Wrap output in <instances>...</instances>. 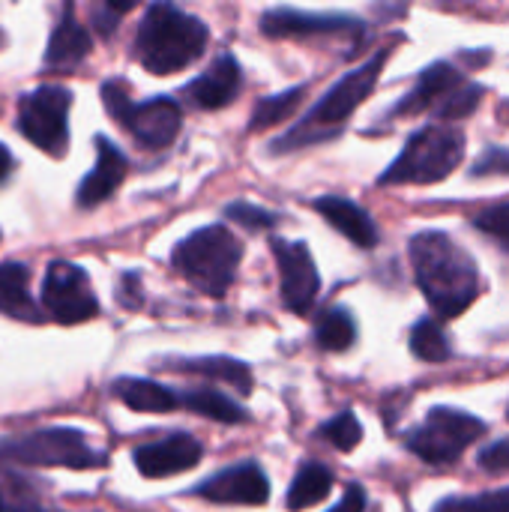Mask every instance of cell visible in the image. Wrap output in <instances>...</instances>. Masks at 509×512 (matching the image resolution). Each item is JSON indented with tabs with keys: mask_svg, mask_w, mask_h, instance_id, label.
<instances>
[{
	"mask_svg": "<svg viewBox=\"0 0 509 512\" xmlns=\"http://www.w3.org/2000/svg\"><path fill=\"white\" fill-rule=\"evenodd\" d=\"M483 99V87L468 81L459 69L450 63H432L420 72L414 90L396 105L399 114H420V111H435L444 120H462L477 111Z\"/></svg>",
	"mask_w": 509,
	"mask_h": 512,
	"instance_id": "52a82bcc",
	"label": "cell"
},
{
	"mask_svg": "<svg viewBox=\"0 0 509 512\" xmlns=\"http://www.w3.org/2000/svg\"><path fill=\"white\" fill-rule=\"evenodd\" d=\"M261 33L273 39H312V36H360L363 21L336 12H303V9H270L261 18Z\"/></svg>",
	"mask_w": 509,
	"mask_h": 512,
	"instance_id": "4fadbf2b",
	"label": "cell"
},
{
	"mask_svg": "<svg viewBox=\"0 0 509 512\" xmlns=\"http://www.w3.org/2000/svg\"><path fill=\"white\" fill-rule=\"evenodd\" d=\"M0 459L30 468H102L105 453L93 450L78 429H39L27 438L0 444Z\"/></svg>",
	"mask_w": 509,
	"mask_h": 512,
	"instance_id": "9c48e42d",
	"label": "cell"
},
{
	"mask_svg": "<svg viewBox=\"0 0 509 512\" xmlns=\"http://www.w3.org/2000/svg\"><path fill=\"white\" fill-rule=\"evenodd\" d=\"M69 108L72 90L42 84L18 99V132L42 153L60 159L69 150Z\"/></svg>",
	"mask_w": 509,
	"mask_h": 512,
	"instance_id": "30bf717a",
	"label": "cell"
},
{
	"mask_svg": "<svg viewBox=\"0 0 509 512\" xmlns=\"http://www.w3.org/2000/svg\"><path fill=\"white\" fill-rule=\"evenodd\" d=\"M366 510V492H363V486L360 483H351L348 486V492H345V498L333 507L330 512H363Z\"/></svg>",
	"mask_w": 509,
	"mask_h": 512,
	"instance_id": "e575fe53",
	"label": "cell"
},
{
	"mask_svg": "<svg viewBox=\"0 0 509 512\" xmlns=\"http://www.w3.org/2000/svg\"><path fill=\"white\" fill-rule=\"evenodd\" d=\"M384 63H387V51H378L363 66H357L345 78H339L321 96V102L297 126H291V132H285L273 144V153H288V150H300V147H309V144L333 141L345 129L351 114L372 96V90H375V84L381 78Z\"/></svg>",
	"mask_w": 509,
	"mask_h": 512,
	"instance_id": "3957f363",
	"label": "cell"
},
{
	"mask_svg": "<svg viewBox=\"0 0 509 512\" xmlns=\"http://www.w3.org/2000/svg\"><path fill=\"white\" fill-rule=\"evenodd\" d=\"M0 315L27 321V324L42 321V309L30 294V267L27 264H18V261L0 264Z\"/></svg>",
	"mask_w": 509,
	"mask_h": 512,
	"instance_id": "ffe728a7",
	"label": "cell"
},
{
	"mask_svg": "<svg viewBox=\"0 0 509 512\" xmlns=\"http://www.w3.org/2000/svg\"><path fill=\"white\" fill-rule=\"evenodd\" d=\"M477 465L486 474H509V438H501V441L483 447L477 456Z\"/></svg>",
	"mask_w": 509,
	"mask_h": 512,
	"instance_id": "d6a6232c",
	"label": "cell"
},
{
	"mask_svg": "<svg viewBox=\"0 0 509 512\" xmlns=\"http://www.w3.org/2000/svg\"><path fill=\"white\" fill-rule=\"evenodd\" d=\"M243 87V72H240V63L231 57V54H222L210 63L207 72H201L189 87H186V96L192 105L204 108V111H216V108H225L237 99Z\"/></svg>",
	"mask_w": 509,
	"mask_h": 512,
	"instance_id": "e0dca14e",
	"label": "cell"
},
{
	"mask_svg": "<svg viewBox=\"0 0 509 512\" xmlns=\"http://www.w3.org/2000/svg\"><path fill=\"white\" fill-rule=\"evenodd\" d=\"M483 435H486L483 420L456 408H432L426 420L408 435L405 444L426 465H453Z\"/></svg>",
	"mask_w": 509,
	"mask_h": 512,
	"instance_id": "ba28073f",
	"label": "cell"
},
{
	"mask_svg": "<svg viewBox=\"0 0 509 512\" xmlns=\"http://www.w3.org/2000/svg\"><path fill=\"white\" fill-rule=\"evenodd\" d=\"M0 45H3V33H0Z\"/></svg>",
	"mask_w": 509,
	"mask_h": 512,
	"instance_id": "f35d334b",
	"label": "cell"
},
{
	"mask_svg": "<svg viewBox=\"0 0 509 512\" xmlns=\"http://www.w3.org/2000/svg\"><path fill=\"white\" fill-rule=\"evenodd\" d=\"M330 489H333V474H330V468L321 465V462L306 459V462L300 465V471H297L291 489H288L285 507L291 512L309 510V507L321 504V501L330 495Z\"/></svg>",
	"mask_w": 509,
	"mask_h": 512,
	"instance_id": "603a6c76",
	"label": "cell"
},
{
	"mask_svg": "<svg viewBox=\"0 0 509 512\" xmlns=\"http://www.w3.org/2000/svg\"><path fill=\"white\" fill-rule=\"evenodd\" d=\"M165 366L171 372H183V375H201V378H213L222 381L240 393L252 390V369L240 360L231 357H189V360H165Z\"/></svg>",
	"mask_w": 509,
	"mask_h": 512,
	"instance_id": "7402d4cb",
	"label": "cell"
},
{
	"mask_svg": "<svg viewBox=\"0 0 509 512\" xmlns=\"http://www.w3.org/2000/svg\"><path fill=\"white\" fill-rule=\"evenodd\" d=\"M315 210L339 231L345 234L354 246L360 249H372L378 243V228L372 222V216L354 204L351 198H342V195H321L315 198Z\"/></svg>",
	"mask_w": 509,
	"mask_h": 512,
	"instance_id": "d6986e66",
	"label": "cell"
},
{
	"mask_svg": "<svg viewBox=\"0 0 509 512\" xmlns=\"http://www.w3.org/2000/svg\"><path fill=\"white\" fill-rule=\"evenodd\" d=\"M273 255L279 264V288H282V303L294 315H309L318 294H321V276L312 261V252L306 243H288V240H273Z\"/></svg>",
	"mask_w": 509,
	"mask_h": 512,
	"instance_id": "7c38bea8",
	"label": "cell"
},
{
	"mask_svg": "<svg viewBox=\"0 0 509 512\" xmlns=\"http://www.w3.org/2000/svg\"><path fill=\"white\" fill-rule=\"evenodd\" d=\"M93 42L90 33L84 30V24L75 18L72 3L63 6V15L57 21V27L51 30L48 48H45V66L57 69V72H72L75 66H81L90 54Z\"/></svg>",
	"mask_w": 509,
	"mask_h": 512,
	"instance_id": "ac0fdd59",
	"label": "cell"
},
{
	"mask_svg": "<svg viewBox=\"0 0 509 512\" xmlns=\"http://www.w3.org/2000/svg\"><path fill=\"white\" fill-rule=\"evenodd\" d=\"M180 405H183V408H189V411H195V414H201V417H207V420L228 423V426H234V423H243V420H246V411H243L234 399H228L225 393L210 390V387L183 390V393H180Z\"/></svg>",
	"mask_w": 509,
	"mask_h": 512,
	"instance_id": "cb8c5ba5",
	"label": "cell"
},
{
	"mask_svg": "<svg viewBox=\"0 0 509 512\" xmlns=\"http://www.w3.org/2000/svg\"><path fill=\"white\" fill-rule=\"evenodd\" d=\"M111 393L132 411H141V414H165V411H174L180 405V396L156 381H147V378H117L111 384Z\"/></svg>",
	"mask_w": 509,
	"mask_h": 512,
	"instance_id": "44dd1931",
	"label": "cell"
},
{
	"mask_svg": "<svg viewBox=\"0 0 509 512\" xmlns=\"http://www.w3.org/2000/svg\"><path fill=\"white\" fill-rule=\"evenodd\" d=\"M210 30L201 18L186 15L168 0H156L138 33H135V57L153 75H171L192 66L207 48Z\"/></svg>",
	"mask_w": 509,
	"mask_h": 512,
	"instance_id": "7a4b0ae2",
	"label": "cell"
},
{
	"mask_svg": "<svg viewBox=\"0 0 509 512\" xmlns=\"http://www.w3.org/2000/svg\"><path fill=\"white\" fill-rule=\"evenodd\" d=\"M357 339V327H354V318L348 309L336 306V309H327L321 318H318V327H315V342L321 351H348Z\"/></svg>",
	"mask_w": 509,
	"mask_h": 512,
	"instance_id": "484cf974",
	"label": "cell"
},
{
	"mask_svg": "<svg viewBox=\"0 0 509 512\" xmlns=\"http://www.w3.org/2000/svg\"><path fill=\"white\" fill-rule=\"evenodd\" d=\"M93 141H96V168L81 180V186L75 192V201L84 210L99 207L102 201H108L120 189V183H123V177L129 171V162L120 153L117 144H111L105 135H96Z\"/></svg>",
	"mask_w": 509,
	"mask_h": 512,
	"instance_id": "2e32d148",
	"label": "cell"
},
{
	"mask_svg": "<svg viewBox=\"0 0 509 512\" xmlns=\"http://www.w3.org/2000/svg\"><path fill=\"white\" fill-rule=\"evenodd\" d=\"M321 438H327L339 453H351L363 441V426L357 423V417L351 411H342L330 423L321 426Z\"/></svg>",
	"mask_w": 509,
	"mask_h": 512,
	"instance_id": "f1b7e54d",
	"label": "cell"
},
{
	"mask_svg": "<svg viewBox=\"0 0 509 512\" xmlns=\"http://www.w3.org/2000/svg\"><path fill=\"white\" fill-rule=\"evenodd\" d=\"M414 279L438 318H456L474 306L483 279L474 258L444 231H420L408 243Z\"/></svg>",
	"mask_w": 509,
	"mask_h": 512,
	"instance_id": "6da1fadb",
	"label": "cell"
},
{
	"mask_svg": "<svg viewBox=\"0 0 509 512\" xmlns=\"http://www.w3.org/2000/svg\"><path fill=\"white\" fill-rule=\"evenodd\" d=\"M198 498L213 504H243V507H261L270 498V480L255 462H237L210 480H204L195 489Z\"/></svg>",
	"mask_w": 509,
	"mask_h": 512,
	"instance_id": "5bb4252c",
	"label": "cell"
},
{
	"mask_svg": "<svg viewBox=\"0 0 509 512\" xmlns=\"http://www.w3.org/2000/svg\"><path fill=\"white\" fill-rule=\"evenodd\" d=\"M411 351L423 363H444V360H450L453 348H450V336H447L444 324L438 318H432V315L420 318L417 327L411 330Z\"/></svg>",
	"mask_w": 509,
	"mask_h": 512,
	"instance_id": "d4e9b609",
	"label": "cell"
},
{
	"mask_svg": "<svg viewBox=\"0 0 509 512\" xmlns=\"http://www.w3.org/2000/svg\"><path fill=\"white\" fill-rule=\"evenodd\" d=\"M225 216H228L231 222L249 228V231H267V228H273V225L279 222L276 213H270V210H264V207H255V204H249V201H234V204H228Z\"/></svg>",
	"mask_w": 509,
	"mask_h": 512,
	"instance_id": "f546056e",
	"label": "cell"
},
{
	"mask_svg": "<svg viewBox=\"0 0 509 512\" xmlns=\"http://www.w3.org/2000/svg\"><path fill=\"white\" fill-rule=\"evenodd\" d=\"M0 512H9V504H6V498L0 495Z\"/></svg>",
	"mask_w": 509,
	"mask_h": 512,
	"instance_id": "74e56055",
	"label": "cell"
},
{
	"mask_svg": "<svg viewBox=\"0 0 509 512\" xmlns=\"http://www.w3.org/2000/svg\"><path fill=\"white\" fill-rule=\"evenodd\" d=\"M102 3H105V15H111V18H120L138 6V0H102Z\"/></svg>",
	"mask_w": 509,
	"mask_h": 512,
	"instance_id": "d590c367",
	"label": "cell"
},
{
	"mask_svg": "<svg viewBox=\"0 0 509 512\" xmlns=\"http://www.w3.org/2000/svg\"><path fill=\"white\" fill-rule=\"evenodd\" d=\"M102 105L147 150L168 147L177 138L180 126H183V111H180L177 99L153 96L147 102H132L129 84L120 81V78H111V81L102 84Z\"/></svg>",
	"mask_w": 509,
	"mask_h": 512,
	"instance_id": "8992f818",
	"label": "cell"
},
{
	"mask_svg": "<svg viewBox=\"0 0 509 512\" xmlns=\"http://www.w3.org/2000/svg\"><path fill=\"white\" fill-rule=\"evenodd\" d=\"M432 512H509V489H495L468 498H444Z\"/></svg>",
	"mask_w": 509,
	"mask_h": 512,
	"instance_id": "83f0119b",
	"label": "cell"
},
{
	"mask_svg": "<svg viewBox=\"0 0 509 512\" xmlns=\"http://www.w3.org/2000/svg\"><path fill=\"white\" fill-rule=\"evenodd\" d=\"M9 171H12V153L0 144V180H6Z\"/></svg>",
	"mask_w": 509,
	"mask_h": 512,
	"instance_id": "8d00e7d4",
	"label": "cell"
},
{
	"mask_svg": "<svg viewBox=\"0 0 509 512\" xmlns=\"http://www.w3.org/2000/svg\"><path fill=\"white\" fill-rule=\"evenodd\" d=\"M303 93H306V87H294V90H282V93L258 102L252 111V120H249V132H261L267 126H276V123L294 117L303 102Z\"/></svg>",
	"mask_w": 509,
	"mask_h": 512,
	"instance_id": "4316f807",
	"label": "cell"
},
{
	"mask_svg": "<svg viewBox=\"0 0 509 512\" xmlns=\"http://www.w3.org/2000/svg\"><path fill=\"white\" fill-rule=\"evenodd\" d=\"M474 225H477L483 234H489L495 243H501L509 252V201L507 204H495V207L477 213Z\"/></svg>",
	"mask_w": 509,
	"mask_h": 512,
	"instance_id": "4dcf8cb0",
	"label": "cell"
},
{
	"mask_svg": "<svg viewBox=\"0 0 509 512\" xmlns=\"http://www.w3.org/2000/svg\"><path fill=\"white\" fill-rule=\"evenodd\" d=\"M507 420H509V405H507Z\"/></svg>",
	"mask_w": 509,
	"mask_h": 512,
	"instance_id": "ab89813d",
	"label": "cell"
},
{
	"mask_svg": "<svg viewBox=\"0 0 509 512\" xmlns=\"http://www.w3.org/2000/svg\"><path fill=\"white\" fill-rule=\"evenodd\" d=\"M42 309L57 324H81L99 315V300L78 264L54 261L42 279Z\"/></svg>",
	"mask_w": 509,
	"mask_h": 512,
	"instance_id": "8fae6325",
	"label": "cell"
},
{
	"mask_svg": "<svg viewBox=\"0 0 509 512\" xmlns=\"http://www.w3.org/2000/svg\"><path fill=\"white\" fill-rule=\"evenodd\" d=\"M243 261V246L225 225H207L186 240L177 243L171 252L174 270L201 294L225 297L237 279V267Z\"/></svg>",
	"mask_w": 509,
	"mask_h": 512,
	"instance_id": "277c9868",
	"label": "cell"
},
{
	"mask_svg": "<svg viewBox=\"0 0 509 512\" xmlns=\"http://www.w3.org/2000/svg\"><path fill=\"white\" fill-rule=\"evenodd\" d=\"M509 174V147H489L471 168V177H504Z\"/></svg>",
	"mask_w": 509,
	"mask_h": 512,
	"instance_id": "1f68e13d",
	"label": "cell"
},
{
	"mask_svg": "<svg viewBox=\"0 0 509 512\" xmlns=\"http://www.w3.org/2000/svg\"><path fill=\"white\" fill-rule=\"evenodd\" d=\"M204 456V447L201 441H195L192 435H168L162 441H153V444H144L135 450V468L141 477L147 480H165V477H174V474H183V471H192Z\"/></svg>",
	"mask_w": 509,
	"mask_h": 512,
	"instance_id": "9a60e30c",
	"label": "cell"
},
{
	"mask_svg": "<svg viewBox=\"0 0 509 512\" xmlns=\"http://www.w3.org/2000/svg\"><path fill=\"white\" fill-rule=\"evenodd\" d=\"M465 156V135L453 126H426L414 132L396 162L378 177L381 186H426L447 180Z\"/></svg>",
	"mask_w": 509,
	"mask_h": 512,
	"instance_id": "5b68a950",
	"label": "cell"
},
{
	"mask_svg": "<svg viewBox=\"0 0 509 512\" xmlns=\"http://www.w3.org/2000/svg\"><path fill=\"white\" fill-rule=\"evenodd\" d=\"M117 300H120V306H126V309H138V306H141V282H138L135 273H126V276H123L120 291H117Z\"/></svg>",
	"mask_w": 509,
	"mask_h": 512,
	"instance_id": "836d02e7",
	"label": "cell"
}]
</instances>
